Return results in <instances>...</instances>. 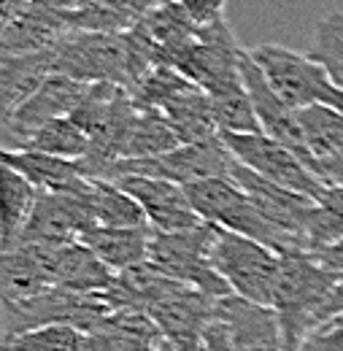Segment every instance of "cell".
I'll return each instance as SVG.
<instances>
[{
    "mask_svg": "<svg viewBox=\"0 0 343 351\" xmlns=\"http://www.w3.org/2000/svg\"><path fill=\"white\" fill-rule=\"evenodd\" d=\"M241 68H244V82H246V89H249L252 106L257 111L262 132L268 138L279 141L281 146H287L289 152H295L308 168H314V160H311L308 146H305V138H303L300 111H295L289 103H284V97L270 87V82L265 79V73L259 71V65L252 60L249 51H244Z\"/></svg>",
    "mask_w": 343,
    "mask_h": 351,
    "instance_id": "30bf717a",
    "label": "cell"
},
{
    "mask_svg": "<svg viewBox=\"0 0 343 351\" xmlns=\"http://www.w3.org/2000/svg\"><path fill=\"white\" fill-rule=\"evenodd\" d=\"M314 176L324 184V186H343V149L335 152L327 160H319L314 165Z\"/></svg>",
    "mask_w": 343,
    "mask_h": 351,
    "instance_id": "d6a6232c",
    "label": "cell"
},
{
    "mask_svg": "<svg viewBox=\"0 0 343 351\" xmlns=\"http://www.w3.org/2000/svg\"><path fill=\"white\" fill-rule=\"evenodd\" d=\"M138 108V106H135ZM181 141L173 132L171 122L165 119L163 111H152V108H138L135 122L130 128L128 146H125V157L122 160H149V157H160L168 154L173 149H178Z\"/></svg>",
    "mask_w": 343,
    "mask_h": 351,
    "instance_id": "d4e9b609",
    "label": "cell"
},
{
    "mask_svg": "<svg viewBox=\"0 0 343 351\" xmlns=\"http://www.w3.org/2000/svg\"><path fill=\"white\" fill-rule=\"evenodd\" d=\"M25 3H43V0H25Z\"/></svg>",
    "mask_w": 343,
    "mask_h": 351,
    "instance_id": "8d00e7d4",
    "label": "cell"
},
{
    "mask_svg": "<svg viewBox=\"0 0 343 351\" xmlns=\"http://www.w3.org/2000/svg\"><path fill=\"white\" fill-rule=\"evenodd\" d=\"M157 351H178V349H176V346H171L168 341H163V346H160V349H157Z\"/></svg>",
    "mask_w": 343,
    "mask_h": 351,
    "instance_id": "d590c367",
    "label": "cell"
},
{
    "mask_svg": "<svg viewBox=\"0 0 343 351\" xmlns=\"http://www.w3.org/2000/svg\"><path fill=\"white\" fill-rule=\"evenodd\" d=\"M0 289H3V306H19V303H30L46 292H51L54 284L43 273L33 252L19 246L11 252H3Z\"/></svg>",
    "mask_w": 343,
    "mask_h": 351,
    "instance_id": "7402d4cb",
    "label": "cell"
},
{
    "mask_svg": "<svg viewBox=\"0 0 343 351\" xmlns=\"http://www.w3.org/2000/svg\"><path fill=\"white\" fill-rule=\"evenodd\" d=\"M300 128L314 165L343 149V111L330 106H311L300 111ZM314 171V168H311Z\"/></svg>",
    "mask_w": 343,
    "mask_h": 351,
    "instance_id": "4316f807",
    "label": "cell"
},
{
    "mask_svg": "<svg viewBox=\"0 0 343 351\" xmlns=\"http://www.w3.org/2000/svg\"><path fill=\"white\" fill-rule=\"evenodd\" d=\"M233 157L246 165L249 171L262 176L265 181L298 192L303 197H311L314 203L324 195V184L311 173V168L303 162L295 152L281 146L279 141L268 138L265 132H252V135H222Z\"/></svg>",
    "mask_w": 343,
    "mask_h": 351,
    "instance_id": "9c48e42d",
    "label": "cell"
},
{
    "mask_svg": "<svg viewBox=\"0 0 343 351\" xmlns=\"http://www.w3.org/2000/svg\"><path fill=\"white\" fill-rule=\"evenodd\" d=\"M89 203L97 227H114V230H152L143 208L138 200L128 195L119 184L89 178Z\"/></svg>",
    "mask_w": 343,
    "mask_h": 351,
    "instance_id": "603a6c76",
    "label": "cell"
},
{
    "mask_svg": "<svg viewBox=\"0 0 343 351\" xmlns=\"http://www.w3.org/2000/svg\"><path fill=\"white\" fill-rule=\"evenodd\" d=\"M54 71L82 84L130 89L128 36L68 33L54 44Z\"/></svg>",
    "mask_w": 343,
    "mask_h": 351,
    "instance_id": "52a82bcc",
    "label": "cell"
},
{
    "mask_svg": "<svg viewBox=\"0 0 343 351\" xmlns=\"http://www.w3.org/2000/svg\"><path fill=\"white\" fill-rule=\"evenodd\" d=\"M3 351H92L89 335L71 324H46L3 341Z\"/></svg>",
    "mask_w": 343,
    "mask_h": 351,
    "instance_id": "83f0119b",
    "label": "cell"
},
{
    "mask_svg": "<svg viewBox=\"0 0 343 351\" xmlns=\"http://www.w3.org/2000/svg\"><path fill=\"white\" fill-rule=\"evenodd\" d=\"M38 203V189L11 168H0V241L3 252L16 249L25 224Z\"/></svg>",
    "mask_w": 343,
    "mask_h": 351,
    "instance_id": "ffe728a7",
    "label": "cell"
},
{
    "mask_svg": "<svg viewBox=\"0 0 343 351\" xmlns=\"http://www.w3.org/2000/svg\"><path fill=\"white\" fill-rule=\"evenodd\" d=\"M141 27L152 36V41L163 49V65H168L176 51L187 49L198 36L200 27L195 25V19L176 3V0H165L163 5H157L143 22Z\"/></svg>",
    "mask_w": 343,
    "mask_h": 351,
    "instance_id": "cb8c5ba5",
    "label": "cell"
},
{
    "mask_svg": "<svg viewBox=\"0 0 343 351\" xmlns=\"http://www.w3.org/2000/svg\"><path fill=\"white\" fill-rule=\"evenodd\" d=\"M314 257L324 265L327 270H333V273L343 276V238L341 241H335V243H330V246H324V249L316 252Z\"/></svg>",
    "mask_w": 343,
    "mask_h": 351,
    "instance_id": "e575fe53",
    "label": "cell"
},
{
    "mask_svg": "<svg viewBox=\"0 0 343 351\" xmlns=\"http://www.w3.org/2000/svg\"><path fill=\"white\" fill-rule=\"evenodd\" d=\"M270 87L295 111L311 106H330L343 111V89L330 79V73L305 51H295L281 44H259L249 49Z\"/></svg>",
    "mask_w": 343,
    "mask_h": 351,
    "instance_id": "3957f363",
    "label": "cell"
},
{
    "mask_svg": "<svg viewBox=\"0 0 343 351\" xmlns=\"http://www.w3.org/2000/svg\"><path fill=\"white\" fill-rule=\"evenodd\" d=\"M305 351H343V313L333 316L327 322H322L305 341H303Z\"/></svg>",
    "mask_w": 343,
    "mask_h": 351,
    "instance_id": "4dcf8cb0",
    "label": "cell"
},
{
    "mask_svg": "<svg viewBox=\"0 0 343 351\" xmlns=\"http://www.w3.org/2000/svg\"><path fill=\"white\" fill-rule=\"evenodd\" d=\"M343 238V186H327L316 200V211L308 227V254Z\"/></svg>",
    "mask_w": 343,
    "mask_h": 351,
    "instance_id": "f546056e",
    "label": "cell"
},
{
    "mask_svg": "<svg viewBox=\"0 0 343 351\" xmlns=\"http://www.w3.org/2000/svg\"><path fill=\"white\" fill-rule=\"evenodd\" d=\"M163 114L171 122L173 132L178 135L181 146L200 143V141H209V138L219 135L214 108H211V97L198 84H189L181 95H176L171 103L163 108Z\"/></svg>",
    "mask_w": 343,
    "mask_h": 351,
    "instance_id": "44dd1931",
    "label": "cell"
},
{
    "mask_svg": "<svg viewBox=\"0 0 343 351\" xmlns=\"http://www.w3.org/2000/svg\"><path fill=\"white\" fill-rule=\"evenodd\" d=\"M233 168H235V157L222 141V135H216L200 143L178 146L160 157L119 160L106 171L103 181H117L122 176H149V178H165L173 184L189 186V184L209 181V178H230Z\"/></svg>",
    "mask_w": 343,
    "mask_h": 351,
    "instance_id": "ba28073f",
    "label": "cell"
},
{
    "mask_svg": "<svg viewBox=\"0 0 343 351\" xmlns=\"http://www.w3.org/2000/svg\"><path fill=\"white\" fill-rule=\"evenodd\" d=\"M230 178L252 197V203L262 211L265 219L273 221L279 230L295 235L308 249V227H311L314 211H316V203L311 197H303L298 192H289V189H281V186L265 181L262 176L249 171L238 160H235Z\"/></svg>",
    "mask_w": 343,
    "mask_h": 351,
    "instance_id": "5bb4252c",
    "label": "cell"
},
{
    "mask_svg": "<svg viewBox=\"0 0 343 351\" xmlns=\"http://www.w3.org/2000/svg\"><path fill=\"white\" fill-rule=\"evenodd\" d=\"M71 30L62 16L43 3L3 0L0 14V54H33L51 49Z\"/></svg>",
    "mask_w": 343,
    "mask_h": 351,
    "instance_id": "4fadbf2b",
    "label": "cell"
},
{
    "mask_svg": "<svg viewBox=\"0 0 343 351\" xmlns=\"http://www.w3.org/2000/svg\"><path fill=\"white\" fill-rule=\"evenodd\" d=\"M54 46L33 54H0V117L3 125L54 76Z\"/></svg>",
    "mask_w": 343,
    "mask_h": 351,
    "instance_id": "2e32d148",
    "label": "cell"
},
{
    "mask_svg": "<svg viewBox=\"0 0 343 351\" xmlns=\"http://www.w3.org/2000/svg\"><path fill=\"white\" fill-rule=\"evenodd\" d=\"M14 152H38V154L79 162V160H84L86 154H89V138H86L84 130H79L73 125L71 117H65V119L46 122L43 128L30 132L19 143V149H14Z\"/></svg>",
    "mask_w": 343,
    "mask_h": 351,
    "instance_id": "484cf974",
    "label": "cell"
},
{
    "mask_svg": "<svg viewBox=\"0 0 343 351\" xmlns=\"http://www.w3.org/2000/svg\"><path fill=\"white\" fill-rule=\"evenodd\" d=\"M114 184H119L128 195L138 200L154 232H184L206 224L198 217L181 184H173L165 178H149V176H122Z\"/></svg>",
    "mask_w": 343,
    "mask_h": 351,
    "instance_id": "7c38bea8",
    "label": "cell"
},
{
    "mask_svg": "<svg viewBox=\"0 0 343 351\" xmlns=\"http://www.w3.org/2000/svg\"><path fill=\"white\" fill-rule=\"evenodd\" d=\"M246 49L238 46L227 19L211 27H200V36L168 60V68H176L192 84L203 89L209 97L244 87L241 57Z\"/></svg>",
    "mask_w": 343,
    "mask_h": 351,
    "instance_id": "8992f818",
    "label": "cell"
},
{
    "mask_svg": "<svg viewBox=\"0 0 343 351\" xmlns=\"http://www.w3.org/2000/svg\"><path fill=\"white\" fill-rule=\"evenodd\" d=\"M0 162L27 178L38 192H73L86 181L82 162L60 160L38 152H8L3 149Z\"/></svg>",
    "mask_w": 343,
    "mask_h": 351,
    "instance_id": "ac0fdd59",
    "label": "cell"
},
{
    "mask_svg": "<svg viewBox=\"0 0 343 351\" xmlns=\"http://www.w3.org/2000/svg\"><path fill=\"white\" fill-rule=\"evenodd\" d=\"M216 319L227 327L235 351H287L279 313L238 295L216 300Z\"/></svg>",
    "mask_w": 343,
    "mask_h": 351,
    "instance_id": "9a60e30c",
    "label": "cell"
},
{
    "mask_svg": "<svg viewBox=\"0 0 343 351\" xmlns=\"http://www.w3.org/2000/svg\"><path fill=\"white\" fill-rule=\"evenodd\" d=\"M308 54L330 73V79L343 89V14L330 11L319 16L314 27V41Z\"/></svg>",
    "mask_w": 343,
    "mask_h": 351,
    "instance_id": "f1b7e54d",
    "label": "cell"
},
{
    "mask_svg": "<svg viewBox=\"0 0 343 351\" xmlns=\"http://www.w3.org/2000/svg\"><path fill=\"white\" fill-rule=\"evenodd\" d=\"M200 351H235L233 338H230V332H227V327H224L216 316H214V322L206 327V332H203Z\"/></svg>",
    "mask_w": 343,
    "mask_h": 351,
    "instance_id": "836d02e7",
    "label": "cell"
},
{
    "mask_svg": "<svg viewBox=\"0 0 343 351\" xmlns=\"http://www.w3.org/2000/svg\"><path fill=\"white\" fill-rule=\"evenodd\" d=\"M343 276L327 270L314 254L295 252L281 257L273 311L279 313L287 351H298L303 341L324 322V306Z\"/></svg>",
    "mask_w": 343,
    "mask_h": 351,
    "instance_id": "6da1fadb",
    "label": "cell"
},
{
    "mask_svg": "<svg viewBox=\"0 0 343 351\" xmlns=\"http://www.w3.org/2000/svg\"><path fill=\"white\" fill-rule=\"evenodd\" d=\"M192 19L198 27H211L216 22L224 19V5L227 0H176Z\"/></svg>",
    "mask_w": 343,
    "mask_h": 351,
    "instance_id": "1f68e13d",
    "label": "cell"
},
{
    "mask_svg": "<svg viewBox=\"0 0 343 351\" xmlns=\"http://www.w3.org/2000/svg\"><path fill=\"white\" fill-rule=\"evenodd\" d=\"M154 230H114V227H95L89 230L82 243L106 265L111 273H125L138 265L149 263Z\"/></svg>",
    "mask_w": 343,
    "mask_h": 351,
    "instance_id": "d6986e66",
    "label": "cell"
},
{
    "mask_svg": "<svg viewBox=\"0 0 343 351\" xmlns=\"http://www.w3.org/2000/svg\"><path fill=\"white\" fill-rule=\"evenodd\" d=\"M216 227L200 224L195 230L184 232H152L149 246V263L168 278L198 289L200 295L222 300L230 298L233 289L227 281L216 273L211 263V246H214Z\"/></svg>",
    "mask_w": 343,
    "mask_h": 351,
    "instance_id": "277c9868",
    "label": "cell"
},
{
    "mask_svg": "<svg viewBox=\"0 0 343 351\" xmlns=\"http://www.w3.org/2000/svg\"><path fill=\"white\" fill-rule=\"evenodd\" d=\"M89 87H92V84L73 82V79L60 76V73L49 76L41 84V89L3 125V141H5L3 149L14 152V149H19V143H22L30 132H36L38 128H43L46 122L71 117V114L82 106V100L86 97Z\"/></svg>",
    "mask_w": 343,
    "mask_h": 351,
    "instance_id": "8fae6325",
    "label": "cell"
},
{
    "mask_svg": "<svg viewBox=\"0 0 343 351\" xmlns=\"http://www.w3.org/2000/svg\"><path fill=\"white\" fill-rule=\"evenodd\" d=\"M163 332L143 311H114L89 332L92 351H157Z\"/></svg>",
    "mask_w": 343,
    "mask_h": 351,
    "instance_id": "e0dca14e",
    "label": "cell"
},
{
    "mask_svg": "<svg viewBox=\"0 0 343 351\" xmlns=\"http://www.w3.org/2000/svg\"><path fill=\"white\" fill-rule=\"evenodd\" d=\"M211 263L233 289V295L257 306L273 308L279 276H281V254H276L273 249L252 238L216 227Z\"/></svg>",
    "mask_w": 343,
    "mask_h": 351,
    "instance_id": "5b68a950",
    "label": "cell"
},
{
    "mask_svg": "<svg viewBox=\"0 0 343 351\" xmlns=\"http://www.w3.org/2000/svg\"><path fill=\"white\" fill-rule=\"evenodd\" d=\"M184 189H187L198 217L206 224L252 238L262 246L273 249L281 257L295 254V252H308L303 241L265 219L262 211L252 203V197L233 178H209V181L189 184Z\"/></svg>",
    "mask_w": 343,
    "mask_h": 351,
    "instance_id": "7a4b0ae2",
    "label": "cell"
}]
</instances>
